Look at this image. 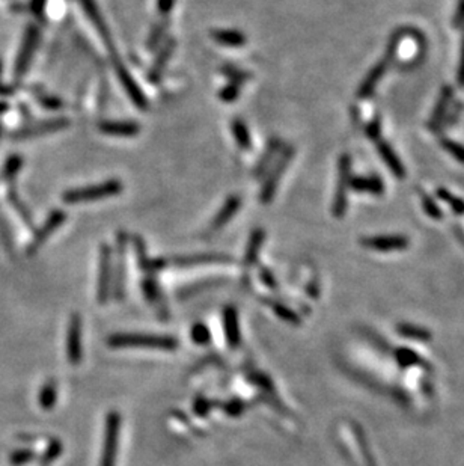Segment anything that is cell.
Returning a JSON list of instances; mask_svg holds the SVG:
<instances>
[{
    "label": "cell",
    "instance_id": "26",
    "mask_svg": "<svg viewBox=\"0 0 464 466\" xmlns=\"http://www.w3.org/2000/svg\"><path fill=\"white\" fill-rule=\"evenodd\" d=\"M142 291H144V296L146 297V300L150 302V304H153V305L159 308L162 317L168 318V314H166L168 311H166V307L163 304V296H162L160 287L151 275H148L146 278L142 281Z\"/></svg>",
    "mask_w": 464,
    "mask_h": 466
},
{
    "label": "cell",
    "instance_id": "18",
    "mask_svg": "<svg viewBox=\"0 0 464 466\" xmlns=\"http://www.w3.org/2000/svg\"><path fill=\"white\" fill-rule=\"evenodd\" d=\"M452 100H454V88L451 85H445L442 91H440V96L439 100H437L436 106L433 109V114L430 116V121H428V127L431 128L433 133H439L442 124H443V119L446 118L449 112V107L452 105Z\"/></svg>",
    "mask_w": 464,
    "mask_h": 466
},
{
    "label": "cell",
    "instance_id": "51",
    "mask_svg": "<svg viewBox=\"0 0 464 466\" xmlns=\"http://www.w3.org/2000/svg\"><path fill=\"white\" fill-rule=\"evenodd\" d=\"M259 279L268 288H271V290L277 288V281L275 278V275L271 273V270L267 269V267H259Z\"/></svg>",
    "mask_w": 464,
    "mask_h": 466
},
{
    "label": "cell",
    "instance_id": "49",
    "mask_svg": "<svg viewBox=\"0 0 464 466\" xmlns=\"http://www.w3.org/2000/svg\"><path fill=\"white\" fill-rule=\"evenodd\" d=\"M212 409H213V403L209 402L207 397H198L194 403V411L199 417H207Z\"/></svg>",
    "mask_w": 464,
    "mask_h": 466
},
{
    "label": "cell",
    "instance_id": "35",
    "mask_svg": "<svg viewBox=\"0 0 464 466\" xmlns=\"http://www.w3.org/2000/svg\"><path fill=\"white\" fill-rule=\"evenodd\" d=\"M222 74L226 77L227 80H230L231 83H235V85H240L243 86L244 83H246L249 79H250V73L248 71H244V70H240V68L237 67H234V65H223L222 67Z\"/></svg>",
    "mask_w": 464,
    "mask_h": 466
},
{
    "label": "cell",
    "instance_id": "15",
    "mask_svg": "<svg viewBox=\"0 0 464 466\" xmlns=\"http://www.w3.org/2000/svg\"><path fill=\"white\" fill-rule=\"evenodd\" d=\"M361 245L374 249V251L380 252H390V251H402V249L409 248L410 240L406 236L401 234H383V236H371L361 239Z\"/></svg>",
    "mask_w": 464,
    "mask_h": 466
},
{
    "label": "cell",
    "instance_id": "21",
    "mask_svg": "<svg viewBox=\"0 0 464 466\" xmlns=\"http://www.w3.org/2000/svg\"><path fill=\"white\" fill-rule=\"evenodd\" d=\"M98 130L103 135L117 137H133L141 132V126L135 121H101Z\"/></svg>",
    "mask_w": 464,
    "mask_h": 466
},
{
    "label": "cell",
    "instance_id": "20",
    "mask_svg": "<svg viewBox=\"0 0 464 466\" xmlns=\"http://www.w3.org/2000/svg\"><path fill=\"white\" fill-rule=\"evenodd\" d=\"M282 148H284L282 141L279 139V137H271V139L266 145V150L262 151L261 157L258 159L255 168H253V177H255V178L264 177L268 172L270 166L275 163L276 157L279 155V153H281Z\"/></svg>",
    "mask_w": 464,
    "mask_h": 466
},
{
    "label": "cell",
    "instance_id": "29",
    "mask_svg": "<svg viewBox=\"0 0 464 466\" xmlns=\"http://www.w3.org/2000/svg\"><path fill=\"white\" fill-rule=\"evenodd\" d=\"M231 130L234 135V139L235 142H237L240 148L243 151H249L252 148V139H250L249 128L246 123H244V121L240 118H234L231 123Z\"/></svg>",
    "mask_w": 464,
    "mask_h": 466
},
{
    "label": "cell",
    "instance_id": "38",
    "mask_svg": "<svg viewBox=\"0 0 464 466\" xmlns=\"http://www.w3.org/2000/svg\"><path fill=\"white\" fill-rule=\"evenodd\" d=\"M440 146L446 153H449L455 160L464 165V145L463 144L452 141L449 139V137H440Z\"/></svg>",
    "mask_w": 464,
    "mask_h": 466
},
{
    "label": "cell",
    "instance_id": "37",
    "mask_svg": "<svg viewBox=\"0 0 464 466\" xmlns=\"http://www.w3.org/2000/svg\"><path fill=\"white\" fill-rule=\"evenodd\" d=\"M23 166V159L20 154H11L10 157L6 159L5 162V168H3V178L6 181H11L15 180L17 174H19L20 169Z\"/></svg>",
    "mask_w": 464,
    "mask_h": 466
},
{
    "label": "cell",
    "instance_id": "53",
    "mask_svg": "<svg viewBox=\"0 0 464 466\" xmlns=\"http://www.w3.org/2000/svg\"><path fill=\"white\" fill-rule=\"evenodd\" d=\"M356 433H357V438H359V445H361V448H362V451H363V454H365V459H366V465L368 466H377V465H375L374 463V459H372V454H371V451H370V448H368V444H366V441H365V438L362 436V431L361 430H356Z\"/></svg>",
    "mask_w": 464,
    "mask_h": 466
},
{
    "label": "cell",
    "instance_id": "3",
    "mask_svg": "<svg viewBox=\"0 0 464 466\" xmlns=\"http://www.w3.org/2000/svg\"><path fill=\"white\" fill-rule=\"evenodd\" d=\"M294 155H295L294 145H286L281 150V153H279V155L275 160L273 168H270L268 175L264 180V183H262V187H261L259 201L264 205H267V204L273 201L277 187H279V184H281V180L286 172V169H288V165H290V163L293 162Z\"/></svg>",
    "mask_w": 464,
    "mask_h": 466
},
{
    "label": "cell",
    "instance_id": "11",
    "mask_svg": "<svg viewBox=\"0 0 464 466\" xmlns=\"http://www.w3.org/2000/svg\"><path fill=\"white\" fill-rule=\"evenodd\" d=\"M67 221V213L64 210H53L47 219L44 221L42 225L38 228V231L33 234V239L31 241V245L28 246V255H33L40 251V248L46 243L47 239L50 236H53L56 230L62 225V223Z\"/></svg>",
    "mask_w": 464,
    "mask_h": 466
},
{
    "label": "cell",
    "instance_id": "2",
    "mask_svg": "<svg viewBox=\"0 0 464 466\" xmlns=\"http://www.w3.org/2000/svg\"><path fill=\"white\" fill-rule=\"evenodd\" d=\"M122 183L119 180H108L103 181L100 184H91V186H85V187H77V189H69L64 195L62 200L67 204H80V202H87V201H97V200H104V198H110V196H117L122 192Z\"/></svg>",
    "mask_w": 464,
    "mask_h": 466
},
{
    "label": "cell",
    "instance_id": "32",
    "mask_svg": "<svg viewBox=\"0 0 464 466\" xmlns=\"http://www.w3.org/2000/svg\"><path fill=\"white\" fill-rule=\"evenodd\" d=\"M8 200H10V202H11V205L15 209V212L20 214V218L23 219V222L28 223L29 227H32L33 225V223H32V214H31L28 207H26L23 204V201L20 200V196L17 195L15 187H12V186L8 187Z\"/></svg>",
    "mask_w": 464,
    "mask_h": 466
},
{
    "label": "cell",
    "instance_id": "48",
    "mask_svg": "<svg viewBox=\"0 0 464 466\" xmlns=\"http://www.w3.org/2000/svg\"><path fill=\"white\" fill-rule=\"evenodd\" d=\"M365 133H366V136L370 137V139H371L372 142H375V141H379V139H380V137H381V121H380L379 116H375V118L371 121V123L366 126Z\"/></svg>",
    "mask_w": 464,
    "mask_h": 466
},
{
    "label": "cell",
    "instance_id": "6",
    "mask_svg": "<svg viewBox=\"0 0 464 466\" xmlns=\"http://www.w3.org/2000/svg\"><path fill=\"white\" fill-rule=\"evenodd\" d=\"M119 429H121L119 413L115 411L109 412L106 417V429H104V442H103L100 466H115L117 465Z\"/></svg>",
    "mask_w": 464,
    "mask_h": 466
},
{
    "label": "cell",
    "instance_id": "16",
    "mask_svg": "<svg viewBox=\"0 0 464 466\" xmlns=\"http://www.w3.org/2000/svg\"><path fill=\"white\" fill-rule=\"evenodd\" d=\"M175 49H177V40L172 38V37L166 40L163 44L159 47V51H157L155 59L153 60V64L150 67V71H148V79H150L151 83H154V85L160 83L166 67H168L171 58L175 53Z\"/></svg>",
    "mask_w": 464,
    "mask_h": 466
},
{
    "label": "cell",
    "instance_id": "39",
    "mask_svg": "<svg viewBox=\"0 0 464 466\" xmlns=\"http://www.w3.org/2000/svg\"><path fill=\"white\" fill-rule=\"evenodd\" d=\"M397 359L402 367H410V365H422L428 367L425 359H421V356L416 355L415 352L407 350V349H399L397 350Z\"/></svg>",
    "mask_w": 464,
    "mask_h": 466
},
{
    "label": "cell",
    "instance_id": "33",
    "mask_svg": "<svg viewBox=\"0 0 464 466\" xmlns=\"http://www.w3.org/2000/svg\"><path fill=\"white\" fill-rule=\"evenodd\" d=\"M398 332L401 335H404L406 338H413L418 341H430L431 340V334L428 332L424 327L413 326V325H406L402 323L398 326Z\"/></svg>",
    "mask_w": 464,
    "mask_h": 466
},
{
    "label": "cell",
    "instance_id": "45",
    "mask_svg": "<svg viewBox=\"0 0 464 466\" xmlns=\"http://www.w3.org/2000/svg\"><path fill=\"white\" fill-rule=\"evenodd\" d=\"M240 89H241L240 85H235V83L230 82L226 86H223L221 92H218V98H221L225 103H232V101L239 98Z\"/></svg>",
    "mask_w": 464,
    "mask_h": 466
},
{
    "label": "cell",
    "instance_id": "23",
    "mask_svg": "<svg viewBox=\"0 0 464 466\" xmlns=\"http://www.w3.org/2000/svg\"><path fill=\"white\" fill-rule=\"evenodd\" d=\"M350 189L356 193L381 196L384 193V183L379 175H353Z\"/></svg>",
    "mask_w": 464,
    "mask_h": 466
},
{
    "label": "cell",
    "instance_id": "40",
    "mask_svg": "<svg viewBox=\"0 0 464 466\" xmlns=\"http://www.w3.org/2000/svg\"><path fill=\"white\" fill-rule=\"evenodd\" d=\"M419 196H421V202H422V209L424 212L430 216L431 219L440 221L443 218V213L440 210V207L434 202L433 198L430 195H427L424 191L419 192Z\"/></svg>",
    "mask_w": 464,
    "mask_h": 466
},
{
    "label": "cell",
    "instance_id": "44",
    "mask_svg": "<svg viewBox=\"0 0 464 466\" xmlns=\"http://www.w3.org/2000/svg\"><path fill=\"white\" fill-rule=\"evenodd\" d=\"M249 381L255 383L257 386H259L262 391H266L268 395L270 394H275V386L273 382L270 381V377L266 374H261V373H250L249 374Z\"/></svg>",
    "mask_w": 464,
    "mask_h": 466
},
{
    "label": "cell",
    "instance_id": "47",
    "mask_svg": "<svg viewBox=\"0 0 464 466\" xmlns=\"http://www.w3.org/2000/svg\"><path fill=\"white\" fill-rule=\"evenodd\" d=\"M35 459V453L31 450H19V451H14L10 457V462L14 466H22L29 463Z\"/></svg>",
    "mask_w": 464,
    "mask_h": 466
},
{
    "label": "cell",
    "instance_id": "41",
    "mask_svg": "<svg viewBox=\"0 0 464 466\" xmlns=\"http://www.w3.org/2000/svg\"><path fill=\"white\" fill-rule=\"evenodd\" d=\"M62 451H64L62 442L58 441V439H51V442L49 444L46 453H44L42 457H41V465L47 466L50 463H53L58 459V457L62 454Z\"/></svg>",
    "mask_w": 464,
    "mask_h": 466
},
{
    "label": "cell",
    "instance_id": "17",
    "mask_svg": "<svg viewBox=\"0 0 464 466\" xmlns=\"http://www.w3.org/2000/svg\"><path fill=\"white\" fill-rule=\"evenodd\" d=\"M234 258L230 255L222 254H195V255H184L173 257L168 260L169 266L173 267H195V266H207V264H226L232 263Z\"/></svg>",
    "mask_w": 464,
    "mask_h": 466
},
{
    "label": "cell",
    "instance_id": "52",
    "mask_svg": "<svg viewBox=\"0 0 464 466\" xmlns=\"http://www.w3.org/2000/svg\"><path fill=\"white\" fill-rule=\"evenodd\" d=\"M452 28L454 29L464 28V0H458L457 10H455V14L452 17Z\"/></svg>",
    "mask_w": 464,
    "mask_h": 466
},
{
    "label": "cell",
    "instance_id": "9",
    "mask_svg": "<svg viewBox=\"0 0 464 466\" xmlns=\"http://www.w3.org/2000/svg\"><path fill=\"white\" fill-rule=\"evenodd\" d=\"M78 2H80L82 10H83V12L86 14L87 19L91 20V23L94 24V28L97 29L100 38L103 40L104 46H106V49H108V51H109L110 59L118 58L115 44H113L112 32H110V29H109V26H108L106 20H104V17H103V14H101V11H100V8H98L97 2H95V0H78Z\"/></svg>",
    "mask_w": 464,
    "mask_h": 466
},
{
    "label": "cell",
    "instance_id": "42",
    "mask_svg": "<svg viewBox=\"0 0 464 466\" xmlns=\"http://www.w3.org/2000/svg\"><path fill=\"white\" fill-rule=\"evenodd\" d=\"M190 336H191V341L199 344V346H205V344H208L209 340H212L209 329L204 323L194 325V327H191V331H190Z\"/></svg>",
    "mask_w": 464,
    "mask_h": 466
},
{
    "label": "cell",
    "instance_id": "54",
    "mask_svg": "<svg viewBox=\"0 0 464 466\" xmlns=\"http://www.w3.org/2000/svg\"><path fill=\"white\" fill-rule=\"evenodd\" d=\"M175 0H157V12L160 17H171Z\"/></svg>",
    "mask_w": 464,
    "mask_h": 466
},
{
    "label": "cell",
    "instance_id": "10",
    "mask_svg": "<svg viewBox=\"0 0 464 466\" xmlns=\"http://www.w3.org/2000/svg\"><path fill=\"white\" fill-rule=\"evenodd\" d=\"M112 64L113 68H115V73L118 76V79L122 85V88L126 89L127 96L130 97V100L135 103L137 106V109L141 110H146L148 109V100L144 96V91L141 89V86L137 85V82L135 80V77L130 74V71L126 68V65L122 64V60L118 58H113L112 59Z\"/></svg>",
    "mask_w": 464,
    "mask_h": 466
},
{
    "label": "cell",
    "instance_id": "50",
    "mask_svg": "<svg viewBox=\"0 0 464 466\" xmlns=\"http://www.w3.org/2000/svg\"><path fill=\"white\" fill-rule=\"evenodd\" d=\"M461 112H463V103H461V101H460V103H455V106H454V107H452V105H451L448 115H446V118L443 119L442 128L454 126V124H455V121H457V118H458V115L461 114ZM442 128H440V130H442Z\"/></svg>",
    "mask_w": 464,
    "mask_h": 466
},
{
    "label": "cell",
    "instance_id": "30",
    "mask_svg": "<svg viewBox=\"0 0 464 466\" xmlns=\"http://www.w3.org/2000/svg\"><path fill=\"white\" fill-rule=\"evenodd\" d=\"M267 304L271 307V309L275 311V314L281 318V320L286 322V323H291L294 326H299L300 322H302V318L297 316L294 311L291 308H288L285 304H282V302H279V300H271V299H267L266 300Z\"/></svg>",
    "mask_w": 464,
    "mask_h": 466
},
{
    "label": "cell",
    "instance_id": "43",
    "mask_svg": "<svg viewBox=\"0 0 464 466\" xmlns=\"http://www.w3.org/2000/svg\"><path fill=\"white\" fill-rule=\"evenodd\" d=\"M35 97H37L42 107H46L49 110H58L60 107H64V101L56 96H50V94L46 92H37L35 94Z\"/></svg>",
    "mask_w": 464,
    "mask_h": 466
},
{
    "label": "cell",
    "instance_id": "27",
    "mask_svg": "<svg viewBox=\"0 0 464 466\" xmlns=\"http://www.w3.org/2000/svg\"><path fill=\"white\" fill-rule=\"evenodd\" d=\"M209 35L218 44L226 47H243L248 42L246 35L235 29H214Z\"/></svg>",
    "mask_w": 464,
    "mask_h": 466
},
{
    "label": "cell",
    "instance_id": "19",
    "mask_svg": "<svg viewBox=\"0 0 464 466\" xmlns=\"http://www.w3.org/2000/svg\"><path fill=\"white\" fill-rule=\"evenodd\" d=\"M241 207V198L239 195H231L225 204L222 205V209L218 210V213L214 216V219L212 221L208 227V231L205 232L207 236H212L214 232L221 231L227 222H231L234 219V216L237 214Z\"/></svg>",
    "mask_w": 464,
    "mask_h": 466
},
{
    "label": "cell",
    "instance_id": "5",
    "mask_svg": "<svg viewBox=\"0 0 464 466\" xmlns=\"http://www.w3.org/2000/svg\"><path fill=\"white\" fill-rule=\"evenodd\" d=\"M38 42H40V29L35 24L28 26V29H26L24 32L22 47L19 50V55H17V60H15V67H14L15 82H20L23 77L28 74L33 55L38 47Z\"/></svg>",
    "mask_w": 464,
    "mask_h": 466
},
{
    "label": "cell",
    "instance_id": "24",
    "mask_svg": "<svg viewBox=\"0 0 464 466\" xmlns=\"http://www.w3.org/2000/svg\"><path fill=\"white\" fill-rule=\"evenodd\" d=\"M223 327L227 344L232 349H237L241 343V334L239 326V313L235 307H226L223 309Z\"/></svg>",
    "mask_w": 464,
    "mask_h": 466
},
{
    "label": "cell",
    "instance_id": "46",
    "mask_svg": "<svg viewBox=\"0 0 464 466\" xmlns=\"http://www.w3.org/2000/svg\"><path fill=\"white\" fill-rule=\"evenodd\" d=\"M244 408H246V404H244L241 400L239 399H232L230 402H226L222 404V409L226 413V415L230 417H240L241 413L244 412Z\"/></svg>",
    "mask_w": 464,
    "mask_h": 466
},
{
    "label": "cell",
    "instance_id": "14",
    "mask_svg": "<svg viewBox=\"0 0 464 466\" xmlns=\"http://www.w3.org/2000/svg\"><path fill=\"white\" fill-rule=\"evenodd\" d=\"M82 356V318L78 314H73L67 332V358L71 365H78Z\"/></svg>",
    "mask_w": 464,
    "mask_h": 466
},
{
    "label": "cell",
    "instance_id": "31",
    "mask_svg": "<svg viewBox=\"0 0 464 466\" xmlns=\"http://www.w3.org/2000/svg\"><path fill=\"white\" fill-rule=\"evenodd\" d=\"M58 400V386L55 381H49L40 392V404L44 411H50Z\"/></svg>",
    "mask_w": 464,
    "mask_h": 466
},
{
    "label": "cell",
    "instance_id": "22",
    "mask_svg": "<svg viewBox=\"0 0 464 466\" xmlns=\"http://www.w3.org/2000/svg\"><path fill=\"white\" fill-rule=\"evenodd\" d=\"M374 145L377 146V151L380 154V157L383 159L384 163H386L392 174L395 175L397 178H404L406 177V168H404V165H402V162L398 157V154L395 153V150L392 148V145L388 141H384L383 137H380L379 141H375Z\"/></svg>",
    "mask_w": 464,
    "mask_h": 466
},
{
    "label": "cell",
    "instance_id": "12",
    "mask_svg": "<svg viewBox=\"0 0 464 466\" xmlns=\"http://www.w3.org/2000/svg\"><path fill=\"white\" fill-rule=\"evenodd\" d=\"M393 60H395V59L384 53V56L381 58L380 62L375 64L371 68V70L368 71V74L363 77V80L361 82V85H359L357 92H356V96H357L359 100H366V98H370L372 96L374 91L377 89L380 80L383 79V76L386 74L388 68L390 67Z\"/></svg>",
    "mask_w": 464,
    "mask_h": 466
},
{
    "label": "cell",
    "instance_id": "13",
    "mask_svg": "<svg viewBox=\"0 0 464 466\" xmlns=\"http://www.w3.org/2000/svg\"><path fill=\"white\" fill-rule=\"evenodd\" d=\"M71 121L68 118H55V119H49V121H42V123L38 124H32L29 127L20 128L19 132L12 133L11 136L17 141L22 139H32V137H38L44 135H50V133H56L64 130V128L69 127Z\"/></svg>",
    "mask_w": 464,
    "mask_h": 466
},
{
    "label": "cell",
    "instance_id": "36",
    "mask_svg": "<svg viewBox=\"0 0 464 466\" xmlns=\"http://www.w3.org/2000/svg\"><path fill=\"white\" fill-rule=\"evenodd\" d=\"M436 195L439 196L443 202L448 204L454 213H457V214H464V201L461 200L460 196H455L454 193H451V192L448 191V189H443V187L437 189Z\"/></svg>",
    "mask_w": 464,
    "mask_h": 466
},
{
    "label": "cell",
    "instance_id": "4",
    "mask_svg": "<svg viewBox=\"0 0 464 466\" xmlns=\"http://www.w3.org/2000/svg\"><path fill=\"white\" fill-rule=\"evenodd\" d=\"M352 165H353V160L352 157H350V154L344 153L339 155L338 180H336L334 202H332V213H334L336 219H343L347 212L348 189H350V183H352V177H353Z\"/></svg>",
    "mask_w": 464,
    "mask_h": 466
},
{
    "label": "cell",
    "instance_id": "56",
    "mask_svg": "<svg viewBox=\"0 0 464 466\" xmlns=\"http://www.w3.org/2000/svg\"><path fill=\"white\" fill-rule=\"evenodd\" d=\"M46 3H47V0H31V11L33 15H37V17H42L44 14V10H46Z\"/></svg>",
    "mask_w": 464,
    "mask_h": 466
},
{
    "label": "cell",
    "instance_id": "1",
    "mask_svg": "<svg viewBox=\"0 0 464 466\" xmlns=\"http://www.w3.org/2000/svg\"><path fill=\"white\" fill-rule=\"evenodd\" d=\"M108 344L113 349L146 347L166 352L177 350L180 346L178 340L173 336L154 334H113L108 338Z\"/></svg>",
    "mask_w": 464,
    "mask_h": 466
},
{
    "label": "cell",
    "instance_id": "58",
    "mask_svg": "<svg viewBox=\"0 0 464 466\" xmlns=\"http://www.w3.org/2000/svg\"><path fill=\"white\" fill-rule=\"evenodd\" d=\"M8 110V105L3 101H0V114H5V112Z\"/></svg>",
    "mask_w": 464,
    "mask_h": 466
},
{
    "label": "cell",
    "instance_id": "55",
    "mask_svg": "<svg viewBox=\"0 0 464 466\" xmlns=\"http://www.w3.org/2000/svg\"><path fill=\"white\" fill-rule=\"evenodd\" d=\"M457 83L460 88L464 89V33H463V40H461V53H460V62H458V70H457Z\"/></svg>",
    "mask_w": 464,
    "mask_h": 466
},
{
    "label": "cell",
    "instance_id": "57",
    "mask_svg": "<svg viewBox=\"0 0 464 466\" xmlns=\"http://www.w3.org/2000/svg\"><path fill=\"white\" fill-rule=\"evenodd\" d=\"M2 71H3V64H2V59H0V96H10V94L14 92V88L12 86H6L3 83Z\"/></svg>",
    "mask_w": 464,
    "mask_h": 466
},
{
    "label": "cell",
    "instance_id": "28",
    "mask_svg": "<svg viewBox=\"0 0 464 466\" xmlns=\"http://www.w3.org/2000/svg\"><path fill=\"white\" fill-rule=\"evenodd\" d=\"M169 28V17H160V20H157L150 31V35L146 40L148 50H155L157 47L162 46V41L168 32Z\"/></svg>",
    "mask_w": 464,
    "mask_h": 466
},
{
    "label": "cell",
    "instance_id": "8",
    "mask_svg": "<svg viewBox=\"0 0 464 466\" xmlns=\"http://www.w3.org/2000/svg\"><path fill=\"white\" fill-rule=\"evenodd\" d=\"M113 275V251L109 245H101L100 260H98V282H97V300L100 305H104L110 296Z\"/></svg>",
    "mask_w": 464,
    "mask_h": 466
},
{
    "label": "cell",
    "instance_id": "59",
    "mask_svg": "<svg viewBox=\"0 0 464 466\" xmlns=\"http://www.w3.org/2000/svg\"><path fill=\"white\" fill-rule=\"evenodd\" d=\"M0 132H2V126H0Z\"/></svg>",
    "mask_w": 464,
    "mask_h": 466
},
{
    "label": "cell",
    "instance_id": "34",
    "mask_svg": "<svg viewBox=\"0 0 464 466\" xmlns=\"http://www.w3.org/2000/svg\"><path fill=\"white\" fill-rule=\"evenodd\" d=\"M133 246H135V251L137 254V263H139V266H141V269L146 275H150L151 260H150V258H148L146 245H145L144 239L141 236H133Z\"/></svg>",
    "mask_w": 464,
    "mask_h": 466
},
{
    "label": "cell",
    "instance_id": "7",
    "mask_svg": "<svg viewBox=\"0 0 464 466\" xmlns=\"http://www.w3.org/2000/svg\"><path fill=\"white\" fill-rule=\"evenodd\" d=\"M127 241L128 237L126 232L119 231L117 236V258H115V269H113L112 284H113V296L117 300H122L126 297V257H127Z\"/></svg>",
    "mask_w": 464,
    "mask_h": 466
},
{
    "label": "cell",
    "instance_id": "25",
    "mask_svg": "<svg viewBox=\"0 0 464 466\" xmlns=\"http://www.w3.org/2000/svg\"><path fill=\"white\" fill-rule=\"evenodd\" d=\"M264 240H266V231L262 228H257L250 232V237L246 245V252H244V266L250 267L253 264H257L259 251L262 245H264Z\"/></svg>",
    "mask_w": 464,
    "mask_h": 466
}]
</instances>
